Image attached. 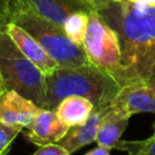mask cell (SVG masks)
Instances as JSON below:
<instances>
[{
	"mask_svg": "<svg viewBox=\"0 0 155 155\" xmlns=\"http://www.w3.org/2000/svg\"><path fill=\"white\" fill-rule=\"evenodd\" d=\"M93 11L116 33L121 87L148 81L155 64V7L121 0H92Z\"/></svg>",
	"mask_w": 155,
	"mask_h": 155,
	"instance_id": "cell-1",
	"label": "cell"
},
{
	"mask_svg": "<svg viewBox=\"0 0 155 155\" xmlns=\"http://www.w3.org/2000/svg\"><path fill=\"white\" fill-rule=\"evenodd\" d=\"M121 86L107 71L90 62L79 67H58L45 75L46 109L54 110L68 96H81L88 99L94 109L111 105Z\"/></svg>",
	"mask_w": 155,
	"mask_h": 155,
	"instance_id": "cell-2",
	"label": "cell"
},
{
	"mask_svg": "<svg viewBox=\"0 0 155 155\" xmlns=\"http://www.w3.org/2000/svg\"><path fill=\"white\" fill-rule=\"evenodd\" d=\"M10 22L30 34L59 67H79L88 63L82 46L71 42L62 25L41 17L23 1L15 0Z\"/></svg>",
	"mask_w": 155,
	"mask_h": 155,
	"instance_id": "cell-3",
	"label": "cell"
},
{
	"mask_svg": "<svg viewBox=\"0 0 155 155\" xmlns=\"http://www.w3.org/2000/svg\"><path fill=\"white\" fill-rule=\"evenodd\" d=\"M0 79L4 91H16L40 108H46L45 74L0 30Z\"/></svg>",
	"mask_w": 155,
	"mask_h": 155,
	"instance_id": "cell-4",
	"label": "cell"
},
{
	"mask_svg": "<svg viewBox=\"0 0 155 155\" xmlns=\"http://www.w3.org/2000/svg\"><path fill=\"white\" fill-rule=\"evenodd\" d=\"M82 48L91 64L109 73L120 84L121 50L119 38L93 10L88 12V24Z\"/></svg>",
	"mask_w": 155,
	"mask_h": 155,
	"instance_id": "cell-5",
	"label": "cell"
},
{
	"mask_svg": "<svg viewBox=\"0 0 155 155\" xmlns=\"http://www.w3.org/2000/svg\"><path fill=\"white\" fill-rule=\"evenodd\" d=\"M111 105L128 116L138 113L155 114V85L148 81L125 85L120 88Z\"/></svg>",
	"mask_w": 155,
	"mask_h": 155,
	"instance_id": "cell-6",
	"label": "cell"
},
{
	"mask_svg": "<svg viewBox=\"0 0 155 155\" xmlns=\"http://www.w3.org/2000/svg\"><path fill=\"white\" fill-rule=\"evenodd\" d=\"M40 107L16 91H5L0 97V121L23 131L34 120Z\"/></svg>",
	"mask_w": 155,
	"mask_h": 155,
	"instance_id": "cell-7",
	"label": "cell"
},
{
	"mask_svg": "<svg viewBox=\"0 0 155 155\" xmlns=\"http://www.w3.org/2000/svg\"><path fill=\"white\" fill-rule=\"evenodd\" d=\"M68 130L69 127L57 117L53 110L40 108L33 122L22 132L30 143L41 147L58 143L65 136Z\"/></svg>",
	"mask_w": 155,
	"mask_h": 155,
	"instance_id": "cell-8",
	"label": "cell"
},
{
	"mask_svg": "<svg viewBox=\"0 0 155 155\" xmlns=\"http://www.w3.org/2000/svg\"><path fill=\"white\" fill-rule=\"evenodd\" d=\"M4 30L8 34V36L21 50V52L31 63H34L45 75L52 73L59 67L58 63L47 53V51L30 34H28L17 24L8 22Z\"/></svg>",
	"mask_w": 155,
	"mask_h": 155,
	"instance_id": "cell-9",
	"label": "cell"
},
{
	"mask_svg": "<svg viewBox=\"0 0 155 155\" xmlns=\"http://www.w3.org/2000/svg\"><path fill=\"white\" fill-rule=\"evenodd\" d=\"M41 17L63 25L64 21L76 12H91L92 0H21Z\"/></svg>",
	"mask_w": 155,
	"mask_h": 155,
	"instance_id": "cell-10",
	"label": "cell"
},
{
	"mask_svg": "<svg viewBox=\"0 0 155 155\" xmlns=\"http://www.w3.org/2000/svg\"><path fill=\"white\" fill-rule=\"evenodd\" d=\"M109 109L110 105L102 109H93L90 117L82 125L70 127L65 136L58 142V144L67 149L68 153L71 155L82 147L88 145L92 142H96V137L101 127V124L104 116L108 114Z\"/></svg>",
	"mask_w": 155,
	"mask_h": 155,
	"instance_id": "cell-11",
	"label": "cell"
},
{
	"mask_svg": "<svg viewBox=\"0 0 155 155\" xmlns=\"http://www.w3.org/2000/svg\"><path fill=\"white\" fill-rule=\"evenodd\" d=\"M130 117L131 116H128L124 111L110 105V109L108 114L104 116L101 124V127L98 130V133L96 137L97 144L101 147L108 148L110 150L114 149L116 144L120 142L121 136L127 127Z\"/></svg>",
	"mask_w": 155,
	"mask_h": 155,
	"instance_id": "cell-12",
	"label": "cell"
},
{
	"mask_svg": "<svg viewBox=\"0 0 155 155\" xmlns=\"http://www.w3.org/2000/svg\"><path fill=\"white\" fill-rule=\"evenodd\" d=\"M93 109L94 107L88 99L73 94L63 98L53 111L57 117L70 128L82 125L90 117Z\"/></svg>",
	"mask_w": 155,
	"mask_h": 155,
	"instance_id": "cell-13",
	"label": "cell"
},
{
	"mask_svg": "<svg viewBox=\"0 0 155 155\" xmlns=\"http://www.w3.org/2000/svg\"><path fill=\"white\" fill-rule=\"evenodd\" d=\"M88 24V12H76L70 15L63 23V30L71 42L82 46Z\"/></svg>",
	"mask_w": 155,
	"mask_h": 155,
	"instance_id": "cell-14",
	"label": "cell"
},
{
	"mask_svg": "<svg viewBox=\"0 0 155 155\" xmlns=\"http://www.w3.org/2000/svg\"><path fill=\"white\" fill-rule=\"evenodd\" d=\"M115 148L126 151L130 155H155V134L145 140H120Z\"/></svg>",
	"mask_w": 155,
	"mask_h": 155,
	"instance_id": "cell-15",
	"label": "cell"
},
{
	"mask_svg": "<svg viewBox=\"0 0 155 155\" xmlns=\"http://www.w3.org/2000/svg\"><path fill=\"white\" fill-rule=\"evenodd\" d=\"M22 131L0 121V155H6L15 138Z\"/></svg>",
	"mask_w": 155,
	"mask_h": 155,
	"instance_id": "cell-16",
	"label": "cell"
},
{
	"mask_svg": "<svg viewBox=\"0 0 155 155\" xmlns=\"http://www.w3.org/2000/svg\"><path fill=\"white\" fill-rule=\"evenodd\" d=\"M33 155H70V154L58 143H53V144H46L39 147Z\"/></svg>",
	"mask_w": 155,
	"mask_h": 155,
	"instance_id": "cell-17",
	"label": "cell"
},
{
	"mask_svg": "<svg viewBox=\"0 0 155 155\" xmlns=\"http://www.w3.org/2000/svg\"><path fill=\"white\" fill-rule=\"evenodd\" d=\"M13 2L15 0H0V30L5 29L6 24L10 22Z\"/></svg>",
	"mask_w": 155,
	"mask_h": 155,
	"instance_id": "cell-18",
	"label": "cell"
},
{
	"mask_svg": "<svg viewBox=\"0 0 155 155\" xmlns=\"http://www.w3.org/2000/svg\"><path fill=\"white\" fill-rule=\"evenodd\" d=\"M85 155H110V149L98 145L97 148H94V149L90 150V151H88V153H86Z\"/></svg>",
	"mask_w": 155,
	"mask_h": 155,
	"instance_id": "cell-19",
	"label": "cell"
},
{
	"mask_svg": "<svg viewBox=\"0 0 155 155\" xmlns=\"http://www.w3.org/2000/svg\"><path fill=\"white\" fill-rule=\"evenodd\" d=\"M121 1L134 4V5H145V6L155 7V0H121Z\"/></svg>",
	"mask_w": 155,
	"mask_h": 155,
	"instance_id": "cell-20",
	"label": "cell"
},
{
	"mask_svg": "<svg viewBox=\"0 0 155 155\" xmlns=\"http://www.w3.org/2000/svg\"><path fill=\"white\" fill-rule=\"evenodd\" d=\"M5 91H4V87H2V82H1V79H0V97H1V94L4 93Z\"/></svg>",
	"mask_w": 155,
	"mask_h": 155,
	"instance_id": "cell-21",
	"label": "cell"
},
{
	"mask_svg": "<svg viewBox=\"0 0 155 155\" xmlns=\"http://www.w3.org/2000/svg\"><path fill=\"white\" fill-rule=\"evenodd\" d=\"M154 134H155V124H154Z\"/></svg>",
	"mask_w": 155,
	"mask_h": 155,
	"instance_id": "cell-22",
	"label": "cell"
}]
</instances>
